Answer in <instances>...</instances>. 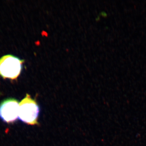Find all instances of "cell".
I'll list each match as a JSON object with an SVG mask.
<instances>
[{
  "label": "cell",
  "mask_w": 146,
  "mask_h": 146,
  "mask_svg": "<svg viewBox=\"0 0 146 146\" xmlns=\"http://www.w3.org/2000/svg\"><path fill=\"white\" fill-rule=\"evenodd\" d=\"M39 112L40 109L36 101L27 94L19 103V119L29 125H38Z\"/></svg>",
  "instance_id": "obj_1"
},
{
  "label": "cell",
  "mask_w": 146,
  "mask_h": 146,
  "mask_svg": "<svg viewBox=\"0 0 146 146\" xmlns=\"http://www.w3.org/2000/svg\"><path fill=\"white\" fill-rule=\"evenodd\" d=\"M24 60L6 55L0 58V76L4 79H16L21 74Z\"/></svg>",
  "instance_id": "obj_2"
},
{
  "label": "cell",
  "mask_w": 146,
  "mask_h": 146,
  "mask_svg": "<svg viewBox=\"0 0 146 146\" xmlns=\"http://www.w3.org/2000/svg\"><path fill=\"white\" fill-rule=\"evenodd\" d=\"M19 103L13 98L5 100L0 104V118L5 122L12 123L19 117Z\"/></svg>",
  "instance_id": "obj_3"
}]
</instances>
